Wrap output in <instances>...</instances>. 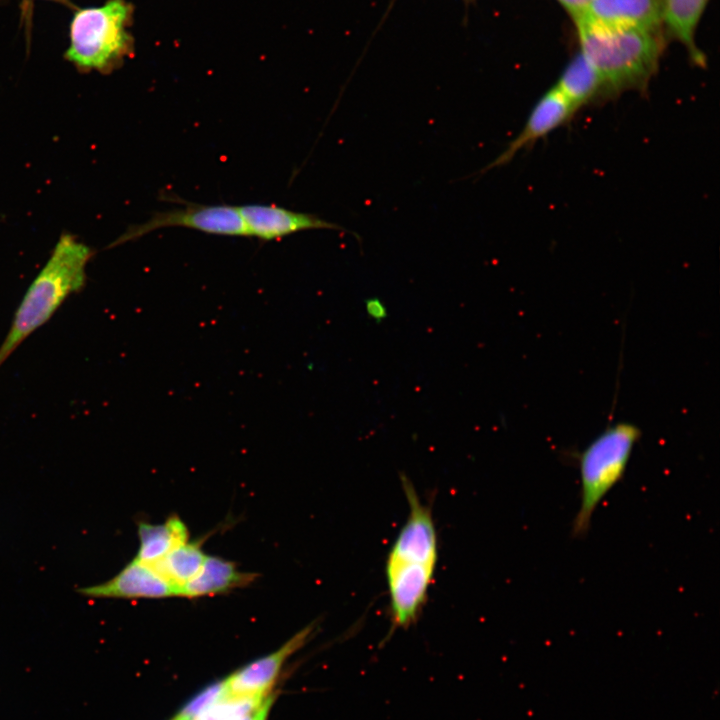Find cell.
I'll use <instances>...</instances> for the list:
<instances>
[{"mask_svg":"<svg viewBox=\"0 0 720 720\" xmlns=\"http://www.w3.org/2000/svg\"><path fill=\"white\" fill-rule=\"evenodd\" d=\"M275 700V695L270 693L254 713L253 720H267L269 711Z\"/></svg>","mask_w":720,"mask_h":720,"instance_id":"7402d4cb","label":"cell"},{"mask_svg":"<svg viewBox=\"0 0 720 720\" xmlns=\"http://www.w3.org/2000/svg\"><path fill=\"white\" fill-rule=\"evenodd\" d=\"M562 7L573 17V19L582 15L591 0H557Z\"/></svg>","mask_w":720,"mask_h":720,"instance_id":"44dd1931","label":"cell"},{"mask_svg":"<svg viewBox=\"0 0 720 720\" xmlns=\"http://www.w3.org/2000/svg\"><path fill=\"white\" fill-rule=\"evenodd\" d=\"M225 682L213 683L195 695L177 714L175 720H195L207 708L225 696Z\"/></svg>","mask_w":720,"mask_h":720,"instance_id":"d6986e66","label":"cell"},{"mask_svg":"<svg viewBox=\"0 0 720 720\" xmlns=\"http://www.w3.org/2000/svg\"><path fill=\"white\" fill-rule=\"evenodd\" d=\"M257 575L239 570L230 560L207 555L198 573L179 589V597L196 599L250 585Z\"/></svg>","mask_w":720,"mask_h":720,"instance_id":"4fadbf2b","label":"cell"},{"mask_svg":"<svg viewBox=\"0 0 720 720\" xmlns=\"http://www.w3.org/2000/svg\"><path fill=\"white\" fill-rule=\"evenodd\" d=\"M554 86L577 110L604 96L599 74L581 52L570 60Z\"/></svg>","mask_w":720,"mask_h":720,"instance_id":"2e32d148","label":"cell"},{"mask_svg":"<svg viewBox=\"0 0 720 720\" xmlns=\"http://www.w3.org/2000/svg\"><path fill=\"white\" fill-rule=\"evenodd\" d=\"M130 16L131 8L124 0L78 9L70 23L65 58L82 72L112 71L131 48L126 31Z\"/></svg>","mask_w":720,"mask_h":720,"instance_id":"277c9868","label":"cell"},{"mask_svg":"<svg viewBox=\"0 0 720 720\" xmlns=\"http://www.w3.org/2000/svg\"><path fill=\"white\" fill-rule=\"evenodd\" d=\"M93 252L71 234H62L48 261L33 279L22 298L10 329L0 345V368L64 301L86 283V266Z\"/></svg>","mask_w":720,"mask_h":720,"instance_id":"7a4b0ae2","label":"cell"},{"mask_svg":"<svg viewBox=\"0 0 720 720\" xmlns=\"http://www.w3.org/2000/svg\"><path fill=\"white\" fill-rule=\"evenodd\" d=\"M365 310L367 315L377 322L386 319L388 315L386 305L377 297L368 298L365 301Z\"/></svg>","mask_w":720,"mask_h":720,"instance_id":"ffe728a7","label":"cell"},{"mask_svg":"<svg viewBox=\"0 0 720 720\" xmlns=\"http://www.w3.org/2000/svg\"><path fill=\"white\" fill-rule=\"evenodd\" d=\"M640 434L632 423L613 424L579 455L580 506L572 524L574 537L587 534L596 508L623 478Z\"/></svg>","mask_w":720,"mask_h":720,"instance_id":"3957f363","label":"cell"},{"mask_svg":"<svg viewBox=\"0 0 720 720\" xmlns=\"http://www.w3.org/2000/svg\"><path fill=\"white\" fill-rule=\"evenodd\" d=\"M408 517L397 535L387 560L436 567L438 538L431 508L424 504L410 480L402 475Z\"/></svg>","mask_w":720,"mask_h":720,"instance_id":"8992f818","label":"cell"},{"mask_svg":"<svg viewBox=\"0 0 720 720\" xmlns=\"http://www.w3.org/2000/svg\"><path fill=\"white\" fill-rule=\"evenodd\" d=\"M51 1H55V2L62 3V4H65V5H70L69 0H51Z\"/></svg>","mask_w":720,"mask_h":720,"instance_id":"cb8c5ba5","label":"cell"},{"mask_svg":"<svg viewBox=\"0 0 720 720\" xmlns=\"http://www.w3.org/2000/svg\"><path fill=\"white\" fill-rule=\"evenodd\" d=\"M314 625H308L293 635L276 651L260 657L227 677L225 696L231 698L264 699L279 677L287 659L306 644Z\"/></svg>","mask_w":720,"mask_h":720,"instance_id":"ba28073f","label":"cell"},{"mask_svg":"<svg viewBox=\"0 0 720 720\" xmlns=\"http://www.w3.org/2000/svg\"><path fill=\"white\" fill-rule=\"evenodd\" d=\"M264 699L231 698L224 696L202 712L195 720H239L255 712Z\"/></svg>","mask_w":720,"mask_h":720,"instance_id":"ac0fdd59","label":"cell"},{"mask_svg":"<svg viewBox=\"0 0 720 720\" xmlns=\"http://www.w3.org/2000/svg\"><path fill=\"white\" fill-rule=\"evenodd\" d=\"M709 0H662V20L668 33L687 49L698 65L705 60L695 43V32Z\"/></svg>","mask_w":720,"mask_h":720,"instance_id":"9a60e30c","label":"cell"},{"mask_svg":"<svg viewBox=\"0 0 720 720\" xmlns=\"http://www.w3.org/2000/svg\"><path fill=\"white\" fill-rule=\"evenodd\" d=\"M582 15L603 24L650 31H659L663 24L662 0H591Z\"/></svg>","mask_w":720,"mask_h":720,"instance_id":"7c38bea8","label":"cell"},{"mask_svg":"<svg viewBox=\"0 0 720 720\" xmlns=\"http://www.w3.org/2000/svg\"><path fill=\"white\" fill-rule=\"evenodd\" d=\"M172 720H174V719H172Z\"/></svg>","mask_w":720,"mask_h":720,"instance_id":"d4e9b609","label":"cell"},{"mask_svg":"<svg viewBox=\"0 0 720 720\" xmlns=\"http://www.w3.org/2000/svg\"><path fill=\"white\" fill-rule=\"evenodd\" d=\"M581 53L596 69L604 96L644 90L656 72L663 49L659 31L574 19Z\"/></svg>","mask_w":720,"mask_h":720,"instance_id":"6da1fadb","label":"cell"},{"mask_svg":"<svg viewBox=\"0 0 720 720\" xmlns=\"http://www.w3.org/2000/svg\"><path fill=\"white\" fill-rule=\"evenodd\" d=\"M254 713H255V712H253L252 714L246 715V716L240 718L239 720H253V718H254Z\"/></svg>","mask_w":720,"mask_h":720,"instance_id":"603a6c76","label":"cell"},{"mask_svg":"<svg viewBox=\"0 0 720 720\" xmlns=\"http://www.w3.org/2000/svg\"><path fill=\"white\" fill-rule=\"evenodd\" d=\"M78 592L90 598L125 600L178 597V589L166 581L153 566L136 559L108 581L80 588Z\"/></svg>","mask_w":720,"mask_h":720,"instance_id":"8fae6325","label":"cell"},{"mask_svg":"<svg viewBox=\"0 0 720 720\" xmlns=\"http://www.w3.org/2000/svg\"><path fill=\"white\" fill-rule=\"evenodd\" d=\"M139 548L134 557L139 562L153 565L175 547L189 541V530L178 515H171L165 522L138 523Z\"/></svg>","mask_w":720,"mask_h":720,"instance_id":"5bb4252c","label":"cell"},{"mask_svg":"<svg viewBox=\"0 0 720 720\" xmlns=\"http://www.w3.org/2000/svg\"><path fill=\"white\" fill-rule=\"evenodd\" d=\"M247 236L270 241L313 229H329L355 233L315 214L293 211L276 205L247 204L238 206Z\"/></svg>","mask_w":720,"mask_h":720,"instance_id":"30bf717a","label":"cell"},{"mask_svg":"<svg viewBox=\"0 0 720 720\" xmlns=\"http://www.w3.org/2000/svg\"><path fill=\"white\" fill-rule=\"evenodd\" d=\"M576 111L555 86L551 87L534 104L520 133L492 162L479 170L478 174L482 175L491 169L507 165L520 150L533 146L535 142L567 123Z\"/></svg>","mask_w":720,"mask_h":720,"instance_id":"9c48e42d","label":"cell"},{"mask_svg":"<svg viewBox=\"0 0 720 720\" xmlns=\"http://www.w3.org/2000/svg\"><path fill=\"white\" fill-rule=\"evenodd\" d=\"M206 554L200 540L187 541L167 553L161 560L151 565L171 585L179 589L200 570Z\"/></svg>","mask_w":720,"mask_h":720,"instance_id":"e0dca14e","label":"cell"},{"mask_svg":"<svg viewBox=\"0 0 720 720\" xmlns=\"http://www.w3.org/2000/svg\"><path fill=\"white\" fill-rule=\"evenodd\" d=\"M436 567L402 562L385 564L393 628L414 624L426 602Z\"/></svg>","mask_w":720,"mask_h":720,"instance_id":"52a82bcc","label":"cell"},{"mask_svg":"<svg viewBox=\"0 0 720 720\" xmlns=\"http://www.w3.org/2000/svg\"><path fill=\"white\" fill-rule=\"evenodd\" d=\"M165 227H184L214 235L247 236L238 206L191 205L156 213L148 221L131 226L110 247Z\"/></svg>","mask_w":720,"mask_h":720,"instance_id":"5b68a950","label":"cell"}]
</instances>
